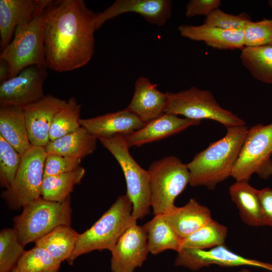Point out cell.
Here are the masks:
<instances>
[{
	"label": "cell",
	"instance_id": "26",
	"mask_svg": "<svg viewBox=\"0 0 272 272\" xmlns=\"http://www.w3.org/2000/svg\"><path fill=\"white\" fill-rule=\"evenodd\" d=\"M79 235L71 226L62 225L37 240L35 244L62 262L66 261L73 253Z\"/></svg>",
	"mask_w": 272,
	"mask_h": 272
},
{
	"label": "cell",
	"instance_id": "21",
	"mask_svg": "<svg viewBox=\"0 0 272 272\" xmlns=\"http://www.w3.org/2000/svg\"><path fill=\"white\" fill-rule=\"evenodd\" d=\"M177 234L185 238L206 225L213 219L209 209L191 198L184 206L164 214Z\"/></svg>",
	"mask_w": 272,
	"mask_h": 272
},
{
	"label": "cell",
	"instance_id": "22",
	"mask_svg": "<svg viewBox=\"0 0 272 272\" xmlns=\"http://www.w3.org/2000/svg\"><path fill=\"white\" fill-rule=\"evenodd\" d=\"M0 135L21 155L33 147L22 107L0 105Z\"/></svg>",
	"mask_w": 272,
	"mask_h": 272
},
{
	"label": "cell",
	"instance_id": "36",
	"mask_svg": "<svg viewBox=\"0 0 272 272\" xmlns=\"http://www.w3.org/2000/svg\"><path fill=\"white\" fill-rule=\"evenodd\" d=\"M81 159L49 153L46 157L44 177L72 171L80 166Z\"/></svg>",
	"mask_w": 272,
	"mask_h": 272
},
{
	"label": "cell",
	"instance_id": "37",
	"mask_svg": "<svg viewBox=\"0 0 272 272\" xmlns=\"http://www.w3.org/2000/svg\"><path fill=\"white\" fill-rule=\"evenodd\" d=\"M221 5L220 0H191L186 6L185 16L187 18L199 15L207 17Z\"/></svg>",
	"mask_w": 272,
	"mask_h": 272
},
{
	"label": "cell",
	"instance_id": "8",
	"mask_svg": "<svg viewBox=\"0 0 272 272\" xmlns=\"http://www.w3.org/2000/svg\"><path fill=\"white\" fill-rule=\"evenodd\" d=\"M166 93L168 102L165 113L194 120H213L226 128L246 124L237 115L221 107L209 90L192 86L177 93Z\"/></svg>",
	"mask_w": 272,
	"mask_h": 272
},
{
	"label": "cell",
	"instance_id": "28",
	"mask_svg": "<svg viewBox=\"0 0 272 272\" xmlns=\"http://www.w3.org/2000/svg\"><path fill=\"white\" fill-rule=\"evenodd\" d=\"M85 174V169L80 166L71 172L44 177L41 196L56 202L65 200L71 196L74 187L81 183Z\"/></svg>",
	"mask_w": 272,
	"mask_h": 272
},
{
	"label": "cell",
	"instance_id": "34",
	"mask_svg": "<svg viewBox=\"0 0 272 272\" xmlns=\"http://www.w3.org/2000/svg\"><path fill=\"white\" fill-rule=\"evenodd\" d=\"M243 29L244 46H259L272 43V19L251 21Z\"/></svg>",
	"mask_w": 272,
	"mask_h": 272
},
{
	"label": "cell",
	"instance_id": "2",
	"mask_svg": "<svg viewBox=\"0 0 272 272\" xmlns=\"http://www.w3.org/2000/svg\"><path fill=\"white\" fill-rule=\"evenodd\" d=\"M226 128L224 137L211 143L186 164L190 186L214 189L218 184L232 176L249 128L243 125Z\"/></svg>",
	"mask_w": 272,
	"mask_h": 272
},
{
	"label": "cell",
	"instance_id": "5",
	"mask_svg": "<svg viewBox=\"0 0 272 272\" xmlns=\"http://www.w3.org/2000/svg\"><path fill=\"white\" fill-rule=\"evenodd\" d=\"M49 2L42 0L31 20L16 27L11 41L1 51L0 59L10 67V78L29 66L45 65L42 14Z\"/></svg>",
	"mask_w": 272,
	"mask_h": 272
},
{
	"label": "cell",
	"instance_id": "10",
	"mask_svg": "<svg viewBox=\"0 0 272 272\" xmlns=\"http://www.w3.org/2000/svg\"><path fill=\"white\" fill-rule=\"evenodd\" d=\"M47 155L45 147L33 146L22 155L12 184L1 195L10 210H19L41 196Z\"/></svg>",
	"mask_w": 272,
	"mask_h": 272
},
{
	"label": "cell",
	"instance_id": "23",
	"mask_svg": "<svg viewBox=\"0 0 272 272\" xmlns=\"http://www.w3.org/2000/svg\"><path fill=\"white\" fill-rule=\"evenodd\" d=\"M258 191L246 181H236L229 188L232 201L238 209L241 219L250 226H264Z\"/></svg>",
	"mask_w": 272,
	"mask_h": 272
},
{
	"label": "cell",
	"instance_id": "7",
	"mask_svg": "<svg viewBox=\"0 0 272 272\" xmlns=\"http://www.w3.org/2000/svg\"><path fill=\"white\" fill-rule=\"evenodd\" d=\"M118 162L123 172L127 187L126 195L133 206L132 215L142 219L150 213L151 190L148 170L142 168L129 152L124 136L117 134L99 140Z\"/></svg>",
	"mask_w": 272,
	"mask_h": 272
},
{
	"label": "cell",
	"instance_id": "11",
	"mask_svg": "<svg viewBox=\"0 0 272 272\" xmlns=\"http://www.w3.org/2000/svg\"><path fill=\"white\" fill-rule=\"evenodd\" d=\"M47 69L45 65H30L0 83V105L23 107L43 98Z\"/></svg>",
	"mask_w": 272,
	"mask_h": 272
},
{
	"label": "cell",
	"instance_id": "17",
	"mask_svg": "<svg viewBox=\"0 0 272 272\" xmlns=\"http://www.w3.org/2000/svg\"><path fill=\"white\" fill-rule=\"evenodd\" d=\"M81 125L97 140L117 134L127 135L145 124L138 116L125 108L115 112L81 119Z\"/></svg>",
	"mask_w": 272,
	"mask_h": 272
},
{
	"label": "cell",
	"instance_id": "25",
	"mask_svg": "<svg viewBox=\"0 0 272 272\" xmlns=\"http://www.w3.org/2000/svg\"><path fill=\"white\" fill-rule=\"evenodd\" d=\"M144 226L147 232L150 253L157 255L166 250H173L177 252L180 251L182 238L174 230L164 214L155 215Z\"/></svg>",
	"mask_w": 272,
	"mask_h": 272
},
{
	"label": "cell",
	"instance_id": "30",
	"mask_svg": "<svg viewBox=\"0 0 272 272\" xmlns=\"http://www.w3.org/2000/svg\"><path fill=\"white\" fill-rule=\"evenodd\" d=\"M81 107L74 97L67 101L53 118L49 131L50 141L74 132L81 127Z\"/></svg>",
	"mask_w": 272,
	"mask_h": 272
},
{
	"label": "cell",
	"instance_id": "32",
	"mask_svg": "<svg viewBox=\"0 0 272 272\" xmlns=\"http://www.w3.org/2000/svg\"><path fill=\"white\" fill-rule=\"evenodd\" d=\"M13 228L0 232V272H10L16 265L25 251Z\"/></svg>",
	"mask_w": 272,
	"mask_h": 272
},
{
	"label": "cell",
	"instance_id": "18",
	"mask_svg": "<svg viewBox=\"0 0 272 272\" xmlns=\"http://www.w3.org/2000/svg\"><path fill=\"white\" fill-rule=\"evenodd\" d=\"M167 102V93L158 90L148 78L141 77L135 82L133 96L125 109L146 123L165 113Z\"/></svg>",
	"mask_w": 272,
	"mask_h": 272
},
{
	"label": "cell",
	"instance_id": "13",
	"mask_svg": "<svg viewBox=\"0 0 272 272\" xmlns=\"http://www.w3.org/2000/svg\"><path fill=\"white\" fill-rule=\"evenodd\" d=\"M111 253L112 272H134L141 267L150 253L144 225L135 224L129 227L120 236Z\"/></svg>",
	"mask_w": 272,
	"mask_h": 272
},
{
	"label": "cell",
	"instance_id": "3",
	"mask_svg": "<svg viewBox=\"0 0 272 272\" xmlns=\"http://www.w3.org/2000/svg\"><path fill=\"white\" fill-rule=\"evenodd\" d=\"M133 206L128 196L122 195L88 229L79 235L75 248L66 260L73 265L82 255L94 250H108L110 252L123 232L137 224L132 215Z\"/></svg>",
	"mask_w": 272,
	"mask_h": 272
},
{
	"label": "cell",
	"instance_id": "24",
	"mask_svg": "<svg viewBox=\"0 0 272 272\" xmlns=\"http://www.w3.org/2000/svg\"><path fill=\"white\" fill-rule=\"evenodd\" d=\"M97 140L81 126L74 132L50 141L45 149L48 154L82 160L94 152Z\"/></svg>",
	"mask_w": 272,
	"mask_h": 272
},
{
	"label": "cell",
	"instance_id": "35",
	"mask_svg": "<svg viewBox=\"0 0 272 272\" xmlns=\"http://www.w3.org/2000/svg\"><path fill=\"white\" fill-rule=\"evenodd\" d=\"M251 21L250 16L246 13L230 14L218 8L206 17L204 24L226 30L240 29H243Z\"/></svg>",
	"mask_w": 272,
	"mask_h": 272
},
{
	"label": "cell",
	"instance_id": "41",
	"mask_svg": "<svg viewBox=\"0 0 272 272\" xmlns=\"http://www.w3.org/2000/svg\"><path fill=\"white\" fill-rule=\"evenodd\" d=\"M268 4L270 7L272 8V0L268 1Z\"/></svg>",
	"mask_w": 272,
	"mask_h": 272
},
{
	"label": "cell",
	"instance_id": "31",
	"mask_svg": "<svg viewBox=\"0 0 272 272\" xmlns=\"http://www.w3.org/2000/svg\"><path fill=\"white\" fill-rule=\"evenodd\" d=\"M61 263L46 250L35 245L25 250L12 270L15 272H58Z\"/></svg>",
	"mask_w": 272,
	"mask_h": 272
},
{
	"label": "cell",
	"instance_id": "29",
	"mask_svg": "<svg viewBox=\"0 0 272 272\" xmlns=\"http://www.w3.org/2000/svg\"><path fill=\"white\" fill-rule=\"evenodd\" d=\"M227 228L213 219L189 236L182 238L181 249H207L224 244Z\"/></svg>",
	"mask_w": 272,
	"mask_h": 272
},
{
	"label": "cell",
	"instance_id": "33",
	"mask_svg": "<svg viewBox=\"0 0 272 272\" xmlns=\"http://www.w3.org/2000/svg\"><path fill=\"white\" fill-rule=\"evenodd\" d=\"M22 155L0 135V185L7 189L12 184Z\"/></svg>",
	"mask_w": 272,
	"mask_h": 272
},
{
	"label": "cell",
	"instance_id": "38",
	"mask_svg": "<svg viewBox=\"0 0 272 272\" xmlns=\"http://www.w3.org/2000/svg\"><path fill=\"white\" fill-rule=\"evenodd\" d=\"M258 195L263 225L272 227V189L266 187L259 190Z\"/></svg>",
	"mask_w": 272,
	"mask_h": 272
},
{
	"label": "cell",
	"instance_id": "4",
	"mask_svg": "<svg viewBox=\"0 0 272 272\" xmlns=\"http://www.w3.org/2000/svg\"><path fill=\"white\" fill-rule=\"evenodd\" d=\"M14 217L13 229L25 246L35 242L58 226H71L72 209L71 196L62 202L40 196L23 207Z\"/></svg>",
	"mask_w": 272,
	"mask_h": 272
},
{
	"label": "cell",
	"instance_id": "40",
	"mask_svg": "<svg viewBox=\"0 0 272 272\" xmlns=\"http://www.w3.org/2000/svg\"><path fill=\"white\" fill-rule=\"evenodd\" d=\"M237 272H251L249 270L246 268H243Z\"/></svg>",
	"mask_w": 272,
	"mask_h": 272
},
{
	"label": "cell",
	"instance_id": "16",
	"mask_svg": "<svg viewBox=\"0 0 272 272\" xmlns=\"http://www.w3.org/2000/svg\"><path fill=\"white\" fill-rule=\"evenodd\" d=\"M201 120L180 118L178 115L165 113L146 122L140 129L124 137L129 148L139 147L178 133L188 127L200 124Z\"/></svg>",
	"mask_w": 272,
	"mask_h": 272
},
{
	"label": "cell",
	"instance_id": "39",
	"mask_svg": "<svg viewBox=\"0 0 272 272\" xmlns=\"http://www.w3.org/2000/svg\"><path fill=\"white\" fill-rule=\"evenodd\" d=\"M10 72L9 63L5 60L0 59V83L10 78Z\"/></svg>",
	"mask_w": 272,
	"mask_h": 272
},
{
	"label": "cell",
	"instance_id": "15",
	"mask_svg": "<svg viewBox=\"0 0 272 272\" xmlns=\"http://www.w3.org/2000/svg\"><path fill=\"white\" fill-rule=\"evenodd\" d=\"M127 13H137L148 23L162 26L171 17L172 2L170 0H116L104 11L98 13L97 30L107 21Z\"/></svg>",
	"mask_w": 272,
	"mask_h": 272
},
{
	"label": "cell",
	"instance_id": "14",
	"mask_svg": "<svg viewBox=\"0 0 272 272\" xmlns=\"http://www.w3.org/2000/svg\"><path fill=\"white\" fill-rule=\"evenodd\" d=\"M66 102L52 94H47L41 100L22 107L32 146L45 147L50 142L49 131L53 118Z\"/></svg>",
	"mask_w": 272,
	"mask_h": 272
},
{
	"label": "cell",
	"instance_id": "1",
	"mask_svg": "<svg viewBox=\"0 0 272 272\" xmlns=\"http://www.w3.org/2000/svg\"><path fill=\"white\" fill-rule=\"evenodd\" d=\"M97 13L83 0L51 1L42 14L45 65L58 72L88 64L95 53Z\"/></svg>",
	"mask_w": 272,
	"mask_h": 272
},
{
	"label": "cell",
	"instance_id": "9",
	"mask_svg": "<svg viewBox=\"0 0 272 272\" xmlns=\"http://www.w3.org/2000/svg\"><path fill=\"white\" fill-rule=\"evenodd\" d=\"M272 122L249 128L232 176L236 181L248 182L256 173L267 179L272 175Z\"/></svg>",
	"mask_w": 272,
	"mask_h": 272
},
{
	"label": "cell",
	"instance_id": "19",
	"mask_svg": "<svg viewBox=\"0 0 272 272\" xmlns=\"http://www.w3.org/2000/svg\"><path fill=\"white\" fill-rule=\"evenodd\" d=\"M180 34L194 41H202L208 46L220 50L242 49L244 46L243 29L226 30L203 24L181 25Z\"/></svg>",
	"mask_w": 272,
	"mask_h": 272
},
{
	"label": "cell",
	"instance_id": "42",
	"mask_svg": "<svg viewBox=\"0 0 272 272\" xmlns=\"http://www.w3.org/2000/svg\"><path fill=\"white\" fill-rule=\"evenodd\" d=\"M10 272H15V271H14L13 270H12Z\"/></svg>",
	"mask_w": 272,
	"mask_h": 272
},
{
	"label": "cell",
	"instance_id": "12",
	"mask_svg": "<svg viewBox=\"0 0 272 272\" xmlns=\"http://www.w3.org/2000/svg\"><path fill=\"white\" fill-rule=\"evenodd\" d=\"M177 253L175 265L191 270H198L211 264L227 267L247 265L272 270L271 264L240 256L231 251L224 244L207 249L183 248Z\"/></svg>",
	"mask_w": 272,
	"mask_h": 272
},
{
	"label": "cell",
	"instance_id": "27",
	"mask_svg": "<svg viewBox=\"0 0 272 272\" xmlns=\"http://www.w3.org/2000/svg\"><path fill=\"white\" fill-rule=\"evenodd\" d=\"M240 59L243 65L256 80L272 84V43L264 45L244 46Z\"/></svg>",
	"mask_w": 272,
	"mask_h": 272
},
{
	"label": "cell",
	"instance_id": "20",
	"mask_svg": "<svg viewBox=\"0 0 272 272\" xmlns=\"http://www.w3.org/2000/svg\"><path fill=\"white\" fill-rule=\"evenodd\" d=\"M42 0L0 1V47L1 51L10 43L16 27L30 21Z\"/></svg>",
	"mask_w": 272,
	"mask_h": 272
},
{
	"label": "cell",
	"instance_id": "6",
	"mask_svg": "<svg viewBox=\"0 0 272 272\" xmlns=\"http://www.w3.org/2000/svg\"><path fill=\"white\" fill-rule=\"evenodd\" d=\"M148 171L151 207L155 215L165 214L175 208V199L189 184L190 172L187 164L170 156L154 161Z\"/></svg>",
	"mask_w": 272,
	"mask_h": 272
}]
</instances>
